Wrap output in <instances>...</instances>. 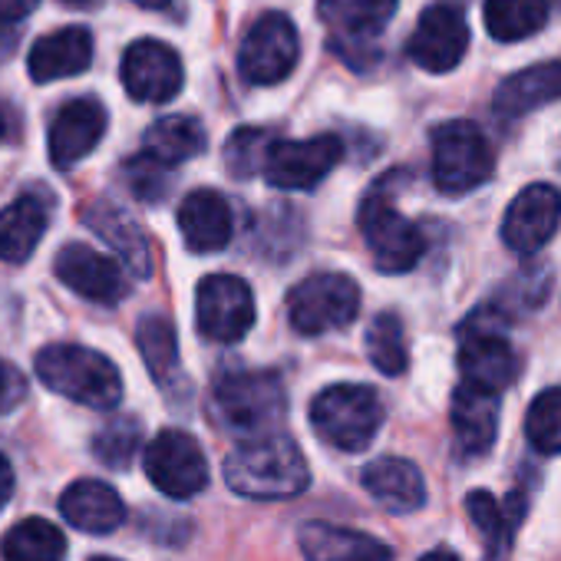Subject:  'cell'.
Instances as JSON below:
<instances>
[{
    "mask_svg": "<svg viewBox=\"0 0 561 561\" xmlns=\"http://www.w3.org/2000/svg\"><path fill=\"white\" fill-rule=\"evenodd\" d=\"M225 482L231 492L257 502L295 499L311 485L301 446L285 433H261L225 456Z\"/></svg>",
    "mask_w": 561,
    "mask_h": 561,
    "instance_id": "cell-1",
    "label": "cell"
},
{
    "mask_svg": "<svg viewBox=\"0 0 561 561\" xmlns=\"http://www.w3.org/2000/svg\"><path fill=\"white\" fill-rule=\"evenodd\" d=\"M288 410L285 383L271 370H234L221 374L211 387V413L241 439L274 433Z\"/></svg>",
    "mask_w": 561,
    "mask_h": 561,
    "instance_id": "cell-2",
    "label": "cell"
},
{
    "mask_svg": "<svg viewBox=\"0 0 561 561\" xmlns=\"http://www.w3.org/2000/svg\"><path fill=\"white\" fill-rule=\"evenodd\" d=\"M37 377L47 390L90 410H113L123 400V377L110 357L80 344H54L37 354Z\"/></svg>",
    "mask_w": 561,
    "mask_h": 561,
    "instance_id": "cell-3",
    "label": "cell"
},
{
    "mask_svg": "<svg viewBox=\"0 0 561 561\" xmlns=\"http://www.w3.org/2000/svg\"><path fill=\"white\" fill-rule=\"evenodd\" d=\"M390 179H380L367 198L360 202V234L367 241V251L377 264V271L383 274H407L420 264L423 251H426V238L423 231L393 205V188Z\"/></svg>",
    "mask_w": 561,
    "mask_h": 561,
    "instance_id": "cell-4",
    "label": "cell"
},
{
    "mask_svg": "<svg viewBox=\"0 0 561 561\" xmlns=\"http://www.w3.org/2000/svg\"><path fill=\"white\" fill-rule=\"evenodd\" d=\"M311 426L344 453H364L383 426V400L364 383H334L311 403Z\"/></svg>",
    "mask_w": 561,
    "mask_h": 561,
    "instance_id": "cell-5",
    "label": "cell"
},
{
    "mask_svg": "<svg viewBox=\"0 0 561 561\" xmlns=\"http://www.w3.org/2000/svg\"><path fill=\"white\" fill-rule=\"evenodd\" d=\"M505 324L508 321L499 318L489 305L472 311L459 324L456 364H459L462 383H472V387L489 390V393H502L515 383L518 360H515V351L505 337Z\"/></svg>",
    "mask_w": 561,
    "mask_h": 561,
    "instance_id": "cell-6",
    "label": "cell"
},
{
    "mask_svg": "<svg viewBox=\"0 0 561 561\" xmlns=\"http://www.w3.org/2000/svg\"><path fill=\"white\" fill-rule=\"evenodd\" d=\"M492 172V149L472 119H449L433 129V182L443 195H466Z\"/></svg>",
    "mask_w": 561,
    "mask_h": 561,
    "instance_id": "cell-7",
    "label": "cell"
},
{
    "mask_svg": "<svg viewBox=\"0 0 561 561\" xmlns=\"http://www.w3.org/2000/svg\"><path fill=\"white\" fill-rule=\"evenodd\" d=\"M360 314V288L357 280L337 271H321L295 285L288 298L291 328L305 337H321L331 331H344Z\"/></svg>",
    "mask_w": 561,
    "mask_h": 561,
    "instance_id": "cell-8",
    "label": "cell"
},
{
    "mask_svg": "<svg viewBox=\"0 0 561 561\" xmlns=\"http://www.w3.org/2000/svg\"><path fill=\"white\" fill-rule=\"evenodd\" d=\"M301 57V37L288 14H264L251 24L238 47V73L251 87H274L288 80Z\"/></svg>",
    "mask_w": 561,
    "mask_h": 561,
    "instance_id": "cell-9",
    "label": "cell"
},
{
    "mask_svg": "<svg viewBox=\"0 0 561 561\" xmlns=\"http://www.w3.org/2000/svg\"><path fill=\"white\" fill-rule=\"evenodd\" d=\"M344 159V142L337 136H311V139H274L261 175L267 185L280 192H314Z\"/></svg>",
    "mask_w": 561,
    "mask_h": 561,
    "instance_id": "cell-10",
    "label": "cell"
},
{
    "mask_svg": "<svg viewBox=\"0 0 561 561\" xmlns=\"http://www.w3.org/2000/svg\"><path fill=\"white\" fill-rule=\"evenodd\" d=\"M397 8L400 0H318V11L334 34V50L360 70L377 64L374 41L393 21Z\"/></svg>",
    "mask_w": 561,
    "mask_h": 561,
    "instance_id": "cell-11",
    "label": "cell"
},
{
    "mask_svg": "<svg viewBox=\"0 0 561 561\" xmlns=\"http://www.w3.org/2000/svg\"><path fill=\"white\" fill-rule=\"evenodd\" d=\"M198 334L215 344H238L254 324L251 288L234 274H208L195 291Z\"/></svg>",
    "mask_w": 561,
    "mask_h": 561,
    "instance_id": "cell-12",
    "label": "cell"
},
{
    "mask_svg": "<svg viewBox=\"0 0 561 561\" xmlns=\"http://www.w3.org/2000/svg\"><path fill=\"white\" fill-rule=\"evenodd\" d=\"M146 476L169 499H195L208 485V462L195 436L162 430L146 446Z\"/></svg>",
    "mask_w": 561,
    "mask_h": 561,
    "instance_id": "cell-13",
    "label": "cell"
},
{
    "mask_svg": "<svg viewBox=\"0 0 561 561\" xmlns=\"http://www.w3.org/2000/svg\"><path fill=\"white\" fill-rule=\"evenodd\" d=\"M54 274L73 295L93 305H119L129 295V277L123 267L87 241L64 244L54 257Z\"/></svg>",
    "mask_w": 561,
    "mask_h": 561,
    "instance_id": "cell-14",
    "label": "cell"
},
{
    "mask_svg": "<svg viewBox=\"0 0 561 561\" xmlns=\"http://www.w3.org/2000/svg\"><path fill=\"white\" fill-rule=\"evenodd\" d=\"M123 87L136 103H169L182 93L185 70L179 54L162 41H136L123 54Z\"/></svg>",
    "mask_w": 561,
    "mask_h": 561,
    "instance_id": "cell-15",
    "label": "cell"
},
{
    "mask_svg": "<svg viewBox=\"0 0 561 561\" xmlns=\"http://www.w3.org/2000/svg\"><path fill=\"white\" fill-rule=\"evenodd\" d=\"M561 225V192L554 185L535 182L522 188L502 218V241L515 254L541 251Z\"/></svg>",
    "mask_w": 561,
    "mask_h": 561,
    "instance_id": "cell-16",
    "label": "cell"
},
{
    "mask_svg": "<svg viewBox=\"0 0 561 561\" xmlns=\"http://www.w3.org/2000/svg\"><path fill=\"white\" fill-rule=\"evenodd\" d=\"M469 50V24L449 4H433L420 14L416 31L407 44L410 60L426 73H449Z\"/></svg>",
    "mask_w": 561,
    "mask_h": 561,
    "instance_id": "cell-17",
    "label": "cell"
},
{
    "mask_svg": "<svg viewBox=\"0 0 561 561\" xmlns=\"http://www.w3.org/2000/svg\"><path fill=\"white\" fill-rule=\"evenodd\" d=\"M106 133V110L100 100H70L60 106V113L50 123L47 136V152L54 169H73L83 162L103 139Z\"/></svg>",
    "mask_w": 561,
    "mask_h": 561,
    "instance_id": "cell-18",
    "label": "cell"
},
{
    "mask_svg": "<svg viewBox=\"0 0 561 561\" xmlns=\"http://www.w3.org/2000/svg\"><path fill=\"white\" fill-rule=\"evenodd\" d=\"M466 512L485 538V561H508L515 531L528 512V492L515 485L505 502H499L489 489H472L466 495Z\"/></svg>",
    "mask_w": 561,
    "mask_h": 561,
    "instance_id": "cell-19",
    "label": "cell"
},
{
    "mask_svg": "<svg viewBox=\"0 0 561 561\" xmlns=\"http://www.w3.org/2000/svg\"><path fill=\"white\" fill-rule=\"evenodd\" d=\"M453 436L456 449L466 459H479L495 446L499 436V393L479 390L472 383H459L453 393Z\"/></svg>",
    "mask_w": 561,
    "mask_h": 561,
    "instance_id": "cell-20",
    "label": "cell"
},
{
    "mask_svg": "<svg viewBox=\"0 0 561 561\" xmlns=\"http://www.w3.org/2000/svg\"><path fill=\"white\" fill-rule=\"evenodd\" d=\"M364 489L377 505H383L393 515H410L426 505V482L416 462L400 456H380L364 466L360 472Z\"/></svg>",
    "mask_w": 561,
    "mask_h": 561,
    "instance_id": "cell-21",
    "label": "cell"
},
{
    "mask_svg": "<svg viewBox=\"0 0 561 561\" xmlns=\"http://www.w3.org/2000/svg\"><path fill=\"white\" fill-rule=\"evenodd\" d=\"M90 64H93V34L83 24H70L57 34L41 37L31 47L27 73L34 83H54L90 70Z\"/></svg>",
    "mask_w": 561,
    "mask_h": 561,
    "instance_id": "cell-22",
    "label": "cell"
},
{
    "mask_svg": "<svg viewBox=\"0 0 561 561\" xmlns=\"http://www.w3.org/2000/svg\"><path fill=\"white\" fill-rule=\"evenodd\" d=\"M179 231L192 254H215L231 241V208L215 188H195L179 205Z\"/></svg>",
    "mask_w": 561,
    "mask_h": 561,
    "instance_id": "cell-23",
    "label": "cell"
},
{
    "mask_svg": "<svg viewBox=\"0 0 561 561\" xmlns=\"http://www.w3.org/2000/svg\"><path fill=\"white\" fill-rule=\"evenodd\" d=\"M60 512L73 528L90 535H110L126 522V505L119 492L100 479H80L67 485V492L60 495Z\"/></svg>",
    "mask_w": 561,
    "mask_h": 561,
    "instance_id": "cell-24",
    "label": "cell"
},
{
    "mask_svg": "<svg viewBox=\"0 0 561 561\" xmlns=\"http://www.w3.org/2000/svg\"><path fill=\"white\" fill-rule=\"evenodd\" d=\"M83 221L90 225L93 234H100L103 241H110L116 248V254L126 261V267L139 277L152 274V248L149 238L142 231V225L136 218H129L119 205L113 202H90L83 208Z\"/></svg>",
    "mask_w": 561,
    "mask_h": 561,
    "instance_id": "cell-25",
    "label": "cell"
},
{
    "mask_svg": "<svg viewBox=\"0 0 561 561\" xmlns=\"http://www.w3.org/2000/svg\"><path fill=\"white\" fill-rule=\"evenodd\" d=\"M301 551L308 561H393L387 541L328 522H311L301 528Z\"/></svg>",
    "mask_w": 561,
    "mask_h": 561,
    "instance_id": "cell-26",
    "label": "cell"
},
{
    "mask_svg": "<svg viewBox=\"0 0 561 561\" xmlns=\"http://www.w3.org/2000/svg\"><path fill=\"white\" fill-rule=\"evenodd\" d=\"M47 211L50 205L37 192L21 195L8 208H0V261L24 264L37 251L47 231Z\"/></svg>",
    "mask_w": 561,
    "mask_h": 561,
    "instance_id": "cell-27",
    "label": "cell"
},
{
    "mask_svg": "<svg viewBox=\"0 0 561 561\" xmlns=\"http://www.w3.org/2000/svg\"><path fill=\"white\" fill-rule=\"evenodd\" d=\"M561 100V60L535 64L528 70L512 73L492 96L495 113L502 116H525L545 103Z\"/></svg>",
    "mask_w": 561,
    "mask_h": 561,
    "instance_id": "cell-28",
    "label": "cell"
},
{
    "mask_svg": "<svg viewBox=\"0 0 561 561\" xmlns=\"http://www.w3.org/2000/svg\"><path fill=\"white\" fill-rule=\"evenodd\" d=\"M205 146H208V133L195 116H162L142 136V152L169 169L202 156Z\"/></svg>",
    "mask_w": 561,
    "mask_h": 561,
    "instance_id": "cell-29",
    "label": "cell"
},
{
    "mask_svg": "<svg viewBox=\"0 0 561 561\" xmlns=\"http://www.w3.org/2000/svg\"><path fill=\"white\" fill-rule=\"evenodd\" d=\"M551 18L548 0H485L482 21L492 41L518 44L535 37Z\"/></svg>",
    "mask_w": 561,
    "mask_h": 561,
    "instance_id": "cell-30",
    "label": "cell"
},
{
    "mask_svg": "<svg viewBox=\"0 0 561 561\" xmlns=\"http://www.w3.org/2000/svg\"><path fill=\"white\" fill-rule=\"evenodd\" d=\"M548 295H551V271L541 264H528L502 280V288L492 295L489 308L512 324L515 318L538 311L548 301Z\"/></svg>",
    "mask_w": 561,
    "mask_h": 561,
    "instance_id": "cell-31",
    "label": "cell"
},
{
    "mask_svg": "<svg viewBox=\"0 0 561 561\" xmlns=\"http://www.w3.org/2000/svg\"><path fill=\"white\" fill-rule=\"evenodd\" d=\"M0 554L4 561H64L67 538L64 531L47 518H24L18 522L4 541H0Z\"/></svg>",
    "mask_w": 561,
    "mask_h": 561,
    "instance_id": "cell-32",
    "label": "cell"
},
{
    "mask_svg": "<svg viewBox=\"0 0 561 561\" xmlns=\"http://www.w3.org/2000/svg\"><path fill=\"white\" fill-rule=\"evenodd\" d=\"M136 344L156 383H169L179 374V337L169 318L146 314L136 328Z\"/></svg>",
    "mask_w": 561,
    "mask_h": 561,
    "instance_id": "cell-33",
    "label": "cell"
},
{
    "mask_svg": "<svg viewBox=\"0 0 561 561\" xmlns=\"http://www.w3.org/2000/svg\"><path fill=\"white\" fill-rule=\"evenodd\" d=\"M367 357L383 377H400L410 367V351H407V331L400 314L383 311L370 321L367 328Z\"/></svg>",
    "mask_w": 561,
    "mask_h": 561,
    "instance_id": "cell-34",
    "label": "cell"
},
{
    "mask_svg": "<svg viewBox=\"0 0 561 561\" xmlns=\"http://www.w3.org/2000/svg\"><path fill=\"white\" fill-rule=\"evenodd\" d=\"M525 436L535 453L561 456V387L541 390L525 413Z\"/></svg>",
    "mask_w": 561,
    "mask_h": 561,
    "instance_id": "cell-35",
    "label": "cell"
},
{
    "mask_svg": "<svg viewBox=\"0 0 561 561\" xmlns=\"http://www.w3.org/2000/svg\"><path fill=\"white\" fill-rule=\"evenodd\" d=\"M139 446H142V423L136 416H116L93 436V456L113 469H129Z\"/></svg>",
    "mask_w": 561,
    "mask_h": 561,
    "instance_id": "cell-36",
    "label": "cell"
},
{
    "mask_svg": "<svg viewBox=\"0 0 561 561\" xmlns=\"http://www.w3.org/2000/svg\"><path fill=\"white\" fill-rule=\"evenodd\" d=\"M271 133L267 129H254V126H244V129H234L225 142V169L231 179H251L261 172L264 165V156L271 149Z\"/></svg>",
    "mask_w": 561,
    "mask_h": 561,
    "instance_id": "cell-37",
    "label": "cell"
},
{
    "mask_svg": "<svg viewBox=\"0 0 561 561\" xmlns=\"http://www.w3.org/2000/svg\"><path fill=\"white\" fill-rule=\"evenodd\" d=\"M123 182L139 202H159L169 192V165L139 152L123 162Z\"/></svg>",
    "mask_w": 561,
    "mask_h": 561,
    "instance_id": "cell-38",
    "label": "cell"
},
{
    "mask_svg": "<svg viewBox=\"0 0 561 561\" xmlns=\"http://www.w3.org/2000/svg\"><path fill=\"white\" fill-rule=\"evenodd\" d=\"M27 400V377L11 360H0V416Z\"/></svg>",
    "mask_w": 561,
    "mask_h": 561,
    "instance_id": "cell-39",
    "label": "cell"
},
{
    "mask_svg": "<svg viewBox=\"0 0 561 561\" xmlns=\"http://www.w3.org/2000/svg\"><path fill=\"white\" fill-rule=\"evenodd\" d=\"M41 0H0V24H18L37 11Z\"/></svg>",
    "mask_w": 561,
    "mask_h": 561,
    "instance_id": "cell-40",
    "label": "cell"
},
{
    "mask_svg": "<svg viewBox=\"0 0 561 561\" xmlns=\"http://www.w3.org/2000/svg\"><path fill=\"white\" fill-rule=\"evenodd\" d=\"M11 495H14V469L4 456H0V512H4Z\"/></svg>",
    "mask_w": 561,
    "mask_h": 561,
    "instance_id": "cell-41",
    "label": "cell"
},
{
    "mask_svg": "<svg viewBox=\"0 0 561 561\" xmlns=\"http://www.w3.org/2000/svg\"><path fill=\"white\" fill-rule=\"evenodd\" d=\"M18 116H14V110H8V106H0V142L4 139H11L14 133H18Z\"/></svg>",
    "mask_w": 561,
    "mask_h": 561,
    "instance_id": "cell-42",
    "label": "cell"
},
{
    "mask_svg": "<svg viewBox=\"0 0 561 561\" xmlns=\"http://www.w3.org/2000/svg\"><path fill=\"white\" fill-rule=\"evenodd\" d=\"M420 561H459V554L449 551V548H433V551H426Z\"/></svg>",
    "mask_w": 561,
    "mask_h": 561,
    "instance_id": "cell-43",
    "label": "cell"
},
{
    "mask_svg": "<svg viewBox=\"0 0 561 561\" xmlns=\"http://www.w3.org/2000/svg\"><path fill=\"white\" fill-rule=\"evenodd\" d=\"M133 4L149 8V11H162V8H169V0H133Z\"/></svg>",
    "mask_w": 561,
    "mask_h": 561,
    "instance_id": "cell-44",
    "label": "cell"
},
{
    "mask_svg": "<svg viewBox=\"0 0 561 561\" xmlns=\"http://www.w3.org/2000/svg\"><path fill=\"white\" fill-rule=\"evenodd\" d=\"M64 8H87V4H93V0H60Z\"/></svg>",
    "mask_w": 561,
    "mask_h": 561,
    "instance_id": "cell-45",
    "label": "cell"
},
{
    "mask_svg": "<svg viewBox=\"0 0 561 561\" xmlns=\"http://www.w3.org/2000/svg\"><path fill=\"white\" fill-rule=\"evenodd\" d=\"M90 561H119V558H90Z\"/></svg>",
    "mask_w": 561,
    "mask_h": 561,
    "instance_id": "cell-46",
    "label": "cell"
}]
</instances>
